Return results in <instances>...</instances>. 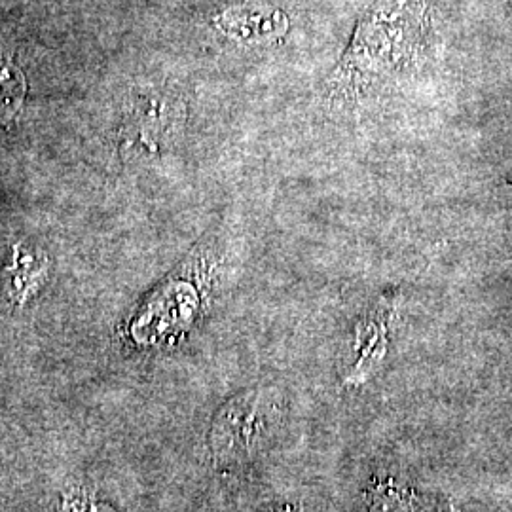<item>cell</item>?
Listing matches in <instances>:
<instances>
[{
  "label": "cell",
  "instance_id": "cell-1",
  "mask_svg": "<svg viewBox=\"0 0 512 512\" xmlns=\"http://www.w3.org/2000/svg\"><path fill=\"white\" fill-rule=\"evenodd\" d=\"M266 414L255 395H243L226 404L213 425L211 444L224 461L245 458L260 442Z\"/></svg>",
  "mask_w": 512,
  "mask_h": 512
},
{
  "label": "cell",
  "instance_id": "cell-2",
  "mask_svg": "<svg viewBox=\"0 0 512 512\" xmlns=\"http://www.w3.org/2000/svg\"><path fill=\"white\" fill-rule=\"evenodd\" d=\"M48 274V260L37 251L16 245L12 262L6 270V293L10 300L23 306L33 294L37 293Z\"/></svg>",
  "mask_w": 512,
  "mask_h": 512
},
{
  "label": "cell",
  "instance_id": "cell-3",
  "mask_svg": "<svg viewBox=\"0 0 512 512\" xmlns=\"http://www.w3.org/2000/svg\"><path fill=\"white\" fill-rule=\"evenodd\" d=\"M25 97V78L18 69L0 59V126L8 124Z\"/></svg>",
  "mask_w": 512,
  "mask_h": 512
},
{
  "label": "cell",
  "instance_id": "cell-4",
  "mask_svg": "<svg viewBox=\"0 0 512 512\" xmlns=\"http://www.w3.org/2000/svg\"><path fill=\"white\" fill-rule=\"evenodd\" d=\"M57 512H116L110 509L109 505L99 503L97 499H93V495L86 490L73 488L71 492L63 495L61 507Z\"/></svg>",
  "mask_w": 512,
  "mask_h": 512
}]
</instances>
